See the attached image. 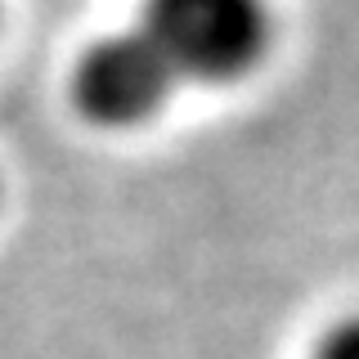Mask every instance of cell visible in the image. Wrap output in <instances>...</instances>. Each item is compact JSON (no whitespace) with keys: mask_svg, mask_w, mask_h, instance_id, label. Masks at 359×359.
<instances>
[{"mask_svg":"<svg viewBox=\"0 0 359 359\" xmlns=\"http://www.w3.org/2000/svg\"><path fill=\"white\" fill-rule=\"evenodd\" d=\"M175 72L140 27L108 32L76 59L72 99L99 126H140L162 112Z\"/></svg>","mask_w":359,"mask_h":359,"instance_id":"7a4b0ae2","label":"cell"},{"mask_svg":"<svg viewBox=\"0 0 359 359\" xmlns=\"http://www.w3.org/2000/svg\"><path fill=\"white\" fill-rule=\"evenodd\" d=\"M310 359H359V314H346L328 332H319Z\"/></svg>","mask_w":359,"mask_h":359,"instance_id":"3957f363","label":"cell"},{"mask_svg":"<svg viewBox=\"0 0 359 359\" xmlns=\"http://www.w3.org/2000/svg\"><path fill=\"white\" fill-rule=\"evenodd\" d=\"M140 32L189 81H238L269 45L265 0H144Z\"/></svg>","mask_w":359,"mask_h":359,"instance_id":"6da1fadb","label":"cell"}]
</instances>
